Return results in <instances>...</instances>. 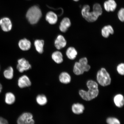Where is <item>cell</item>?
I'll return each mask as SVG.
<instances>
[{"label": "cell", "mask_w": 124, "mask_h": 124, "mask_svg": "<svg viewBox=\"0 0 124 124\" xmlns=\"http://www.w3.org/2000/svg\"><path fill=\"white\" fill-rule=\"evenodd\" d=\"M86 85L89 89L88 91H86L80 90L79 94L84 100L91 101L95 98L98 95V85L96 82L92 80H89L87 83Z\"/></svg>", "instance_id": "6da1fadb"}, {"label": "cell", "mask_w": 124, "mask_h": 124, "mask_svg": "<svg viewBox=\"0 0 124 124\" xmlns=\"http://www.w3.org/2000/svg\"><path fill=\"white\" fill-rule=\"evenodd\" d=\"M118 17L120 21L121 22L124 21V9L123 8L120 9L118 12Z\"/></svg>", "instance_id": "f1b7e54d"}, {"label": "cell", "mask_w": 124, "mask_h": 124, "mask_svg": "<svg viewBox=\"0 0 124 124\" xmlns=\"http://www.w3.org/2000/svg\"><path fill=\"white\" fill-rule=\"evenodd\" d=\"M0 124H9L7 120L4 118L0 117Z\"/></svg>", "instance_id": "f546056e"}, {"label": "cell", "mask_w": 124, "mask_h": 124, "mask_svg": "<svg viewBox=\"0 0 124 124\" xmlns=\"http://www.w3.org/2000/svg\"><path fill=\"white\" fill-rule=\"evenodd\" d=\"M84 109L85 107L84 105L79 103L74 104L72 106L73 112L75 114H82Z\"/></svg>", "instance_id": "ac0fdd59"}, {"label": "cell", "mask_w": 124, "mask_h": 124, "mask_svg": "<svg viewBox=\"0 0 124 124\" xmlns=\"http://www.w3.org/2000/svg\"><path fill=\"white\" fill-rule=\"evenodd\" d=\"M18 63L17 69L20 72L22 73L28 70L31 68L29 62L24 58H22L18 60Z\"/></svg>", "instance_id": "8992f818"}, {"label": "cell", "mask_w": 124, "mask_h": 124, "mask_svg": "<svg viewBox=\"0 0 124 124\" xmlns=\"http://www.w3.org/2000/svg\"><path fill=\"white\" fill-rule=\"evenodd\" d=\"M2 89V85L0 83V93L1 92V91Z\"/></svg>", "instance_id": "4dcf8cb0"}, {"label": "cell", "mask_w": 124, "mask_h": 124, "mask_svg": "<svg viewBox=\"0 0 124 124\" xmlns=\"http://www.w3.org/2000/svg\"><path fill=\"white\" fill-rule=\"evenodd\" d=\"M59 79L62 83L64 84L69 83L71 81V77L69 74L66 72L61 73L59 76Z\"/></svg>", "instance_id": "2e32d148"}, {"label": "cell", "mask_w": 124, "mask_h": 124, "mask_svg": "<svg viewBox=\"0 0 124 124\" xmlns=\"http://www.w3.org/2000/svg\"><path fill=\"white\" fill-rule=\"evenodd\" d=\"M34 44L37 52L40 54L43 53L44 50V41L42 40L37 39L35 40Z\"/></svg>", "instance_id": "44dd1931"}, {"label": "cell", "mask_w": 124, "mask_h": 124, "mask_svg": "<svg viewBox=\"0 0 124 124\" xmlns=\"http://www.w3.org/2000/svg\"><path fill=\"white\" fill-rule=\"evenodd\" d=\"M71 25L70 20L69 18L65 17L62 20L59 26V29L62 32H65Z\"/></svg>", "instance_id": "8fae6325"}, {"label": "cell", "mask_w": 124, "mask_h": 124, "mask_svg": "<svg viewBox=\"0 0 124 124\" xmlns=\"http://www.w3.org/2000/svg\"><path fill=\"white\" fill-rule=\"evenodd\" d=\"M18 84V86L21 88L28 87L31 85L30 79L26 75H23L19 78Z\"/></svg>", "instance_id": "9c48e42d"}, {"label": "cell", "mask_w": 124, "mask_h": 124, "mask_svg": "<svg viewBox=\"0 0 124 124\" xmlns=\"http://www.w3.org/2000/svg\"><path fill=\"white\" fill-rule=\"evenodd\" d=\"M4 75L5 78L7 79H11L14 76V70L12 67H9L4 72Z\"/></svg>", "instance_id": "d4e9b609"}, {"label": "cell", "mask_w": 124, "mask_h": 124, "mask_svg": "<svg viewBox=\"0 0 124 124\" xmlns=\"http://www.w3.org/2000/svg\"><path fill=\"white\" fill-rule=\"evenodd\" d=\"M106 121L108 124H120L118 119L115 117L108 118L107 119Z\"/></svg>", "instance_id": "83f0119b"}, {"label": "cell", "mask_w": 124, "mask_h": 124, "mask_svg": "<svg viewBox=\"0 0 124 124\" xmlns=\"http://www.w3.org/2000/svg\"><path fill=\"white\" fill-rule=\"evenodd\" d=\"M17 123V124H35L33 115L30 113H23L18 117Z\"/></svg>", "instance_id": "5b68a950"}, {"label": "cell", "mask_w": 124, "mask_h": 124, "mask_svg": "<svg viewBox=\"0 0 124 124\" xmlns=\"http://www.w3.org/2000/svg\"><path fill=\"white\" fill-rule=\"evenodd\" d=\"M78 54L77 49L73 46L68 47L66 52V55L67 58L71 60H74L76 58Z\"/></svg>", "instance_id": "4fadbf2b"}, {"label": "cell", "mask_w": 124, "mask_h": 124, "mask_svg": "<svg viewBox=\"0 0 124 124\" xmlns=\"http://www.w3.org/2000/svg\"><path fill=\"white\" fill-rule=\"evenodd\" d=\"M18 45L20 49L24 51L29 50L31 46L30 41L25 38L20 40Z\"/></svg>", "instance_id": "5bb4252c"}, {"label": "cell", "mask_w": 124, "mask_h": 124, "mask_svg": "<svg viewBox=\"0 0 124 124\" xmlns=\"http://www.w3.org/2000/svg\"><path fill=\"white\" fill-rule=\"evenodd\" d=\"M97 79L99 84L103 86H108L111 83L110 76L104 68H101L97 72Z\"/></svg>", "instance_id": "3957f363"}, {"label": "cell", "mask_w": 124, "mask_h": 124, "mask_svg": "<svg viewBox=\"0 0 124 124\" xmlns=\"http://www.w3.org/2000/svg\"><path fill=\"white\" fill-rule=\"evenodd\" d=\"M46 20L49 24H55L58 20V16L54 12L50 11L48 12L46 16Z\"/></svg>", "instance_id": "9a60e30c"}, {"label": "cell", "mask_w": 124, "mask_h": 124, "mask_svg": "<svg viewBox=\"0 0 124 124\" xmlns=\"http://www.w3.org/2000/svg\"><path fill=\"white\" fill-rule=\"evenodd\" d=\"M78 62L83 66L85 72H87L90 69L91 67L88 64V59L86 57L80 59Z\"/></svg>", "instance_id": "7402d4cb"}, {"label": "cell", "mask_w": 124, "mask_h": 124, "mask_svg": "<svg viewBox=\"0 0 124 124\" xmlns=\"http://www.w3.org/2000/svg\"><path fill=\"white\" fill-rule=\"evenodd\" d=\"M15 96L11 92L7 93L5 95V101L8 105H12L15 103Z\"/></svg>", "instance_id": "603a6c76"}, {"label": "cell", "mask_w": 124, "mask_h": 124, "mask_svg": "<svg viewBox=\"0 0 124 124\" xmlns=\"http://www.w3.org/2000/svg\"><path fill=\"white\" fill-rule=\"evenodd\" d=\"M90 7L88 5H85L83 6L81 10L82 16L89 23H93L97 21L99 16L92 11H90Z\"/></svg>", "instance_id": "277c9868"}, {"label": "cell", "mask_w": 124, "mask_h": 124, "mask_svg": "<svg viewBox=\"0 0 124 124\" xmlns=\"http://www.w3.org/2000/svg\"><path fill=\"white\" fill-rule=\"evenodd\" d=\"M0 26L2 30L5 32L9 31L12 28L11 21L7 17L3 18L0 20Z\"/></svg>", "instance_id": "52a82bcc"}, {"label": "cell", "mask_w": 124, "mask_h": 124, "mask_svg": "<svg viewBox=\"0 0 124 124\" xmlns=\"http://www.w3.org/2000/svg\"><path fill=\"white\" fill-rule=\"evenodd\" d=\"M42 12L38 6H34L31 7L28 10L26 16L31 24H34L38 22L42 16Z\"/></svg>", "instance_id": "7a4b0ae2"}, {"label": "cell", "mask_w": 124, "mask_h": 124, "mask_svg": "<svg viewBox=\"0 0 124 124\" xmlns=\"http://www.w3.org/2000/svg\"><path fill=\"white\" fill-rule=\"evenodd\" d=\"M93 10L99 17L102 15L103 13L102 8L100 4L99 3H95L93 6Z\"/></svg>", "instance_id": "484cf974"}, {"label": "cell", "mask_w": 124, "mask_h": 124, "mask_svg": "<svg viewBox=\"0 0 124 124\" xmlns=\"http://www.w3.org/2000/svg\"></svg>", "instance_id": "d6a6232c"}, {"label": "cell", "mask_w": 124, "mask_h": 124, "mask_svg": "<svg viewBox=\"0 0 124 124\" xmlns=\"http://www.w3.org/2000/svg\"><path fill=\"white\" fill-rule=\"evenodd\" d=\"M114 30L112 26L110 25H105L101 29V34L102 36L105 38H108L110 35H113Z\"/></svg>", "instance_id": "7c38bea8"}, {"label": "cell", "mask_w": 124, "mask_h": 124, "mask_svg": "<svg viewBox=\"0 0 124 124\" xmlns=\"http://www.w3.org/2000/svg\"><path fill=\"white\" fill-rule=\"evenodd\" d=\"M52 57L53 60L58 64H60L63 62V55L59 51H56L53 53Z\"/></svg>", "instance_id": "e0dca14e"}, {"label": "cell", "mask_w": 124, "mask_h": 124, "mask_svg": "<svg viewBox=\"0 0 124 124\" xmlns=\"http://www.w3.org/2000/svg\"><path fill=\"white\" fill-rule=\"evenodd\" d=\"M67 44L66 40L64 37L61 35L57 37L54 42L56 48L58 50L63 48L65 47Z\"/></svg>", "instance_id": "ba28073f"}, {"label": "cell", "mask_w": 124, "mask_h": 124, "mask_svg": "<svg viewBox=\"0 0 124 124\" xmlns=\"http://www.w3.org/2000/svg\"><path fill=\"white\" fill-rule=\"evenodd\" d=\"M73 71L76 75H80L83 74L85 72L84 69L78 62H76L74 66Z\"/></svg>", "instance_id": "d6986e66"}, {"label": "cell", "mask_w": 124, "mask_h": 124, "mask_svg": "<svg viewBox=\"0 0 124 124\" xmlns=\"http://www.w3.org/2000/svg\"><path fill=\"white\" fill-rule=\"evenodd\" d=\"M114 102L116 106L119 108L122 107L124 104L123 96L120 94L116 95L114 97Z\"/></svg>", "instance_id": "ffe728a7"}, {"label": "cell", "mask_w": 124, "mask_h": 124, "mask_svg": "<svg viewBox=\"0 0 124 124\" xmlns=\"http://www.w3.org/2000/svg\"><path fill=\"white\" fill-rule=\"evenodd\" d=\"M117 72L120 75H124V64L123 63H119L117 65L116 68Z\"/></svg>", "instance_id": "4316f807"}, {"label": "cell", "mask_w": 124, "mask_h": 124, "mask_svg": "<svg viewBox=\"0 0 124 124\" xmlns=\"http://www.w3.org/2000/svg\"><path fill=\"white\" fill-rule=\"evenodd\" d=\"M103 6L107 12H113L116 10L117 4L115 0H107L104 3Z\"/></svg>", "instance_id": "30bf717a"}, {"label": "cell", "mask_w": 124, "mask_h": 124, "mask_svg": "<svg viewBox=\"0 0 124 124\" xmlns=\"http://www.w3.org/2000/svg\"><path fill=\"white\" fill-rule=\"evenodd\" d=\"M73 0L74 1H75V2H77V1H79L80 0Z\"/></svg>", "instance_id": "1f68e13d"}, {"label": "cell", "mask_w": 124, "mask_h": 124, "mask_svg": "<svg viewBox=\"0 0 124 124\" xmlns=\"http://www.w3.org/2000/svg\"><path fill=\"white\" fill-rule=\"evenodd\" d=\"M36 100L37 103L41 106H43L46 105L47 103V99L44 94H39L36 97Z\"/></svg>", "instance_id": "cb8c5ba5"}]
</instances>
